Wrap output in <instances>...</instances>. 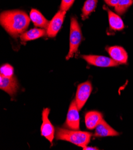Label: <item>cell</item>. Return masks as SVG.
I'll list each match as a JSON object with an SVG mask.
<instances>
[{
  "label": "cell",
  "instance_id": "6da1fadb",
  "mask_svg": "<svg viewBox=\"0 0 133 150\" xmlns=\"http://www.w3.org/2000/svg\"><path fill=\"white\" fill-rule=\"evenodd\" d=\"M30 17L21 10L3 11L0 16V23L6 31L12 37H18L27 28L30 23Z\"/></svg>",
  "mask_w": 133,
  "mask_h": 150
},
{
  "label": "cell",
  "instance_id": "7a4b0ae2",
  "mask_svg": "<svg viewBox=\"0 0 133 150\" xmlns=\"http://www.w3.org/2000/svg\"><path fill=\"white\" fill-rule=\"evenodd\" d=\"M92 133L78 130H67L58 128L56 131V138L58 140L68 141L77 146L84 148L90 142Z\"/></svg>",
  "mask_w": 133,
  "mask_h": 150
},
{
  "label": "cell",
  "instance_id": "3957f363",
  "mask_svg": "<svg viewBox=\"0 0 133 150\" xmlns=\"http://www.w3.org/2000/svg\"><path fill=\"white\" fill-rule=\"evenodd\" d=\"M82 40V33L77 19L73 17L71 19L70 27L69 51L66 57V60L72 58L78 51L80 44Z\"/></svg>",
  "mask_w": 133,
  "mask_h": 150
},
{
  "label": "cell",
  "instance_id": "277c9868",
  "mask_svg": "<svg viewBox=\"0 0 133 150\" xmlns=\"http://www.w3.org/2000/svg\"><path fill=\"white\" fill-rule=\"evenodd\" d=\"M92 92V85L90 81L80 84L77 88L75 101L79 110H81L89 98Z\"/></svg>",
  "mask_w": 133,
  "mask_h": 150
},
{
  "label": "cell",
  "instance_id": "5b68a950",
  "mask_svg": "<svg viewBox=\"0 0 133 150\" xmlns=\"http://www.w3.org/2000/svg\"><path fill=\"white\" fill-rule=\"evenodd\" d=\"M82 57L88 64L99 67H112L119 65L111 57L97 55H82Z\"/></svg>",
  "mask_w": 133,
  "mask_h": 150
},
{
  "label": "cell",
  "instance_id": "8992f818",
  "mask_svg": "<svg viewBox=\"0 0 133 150\" xmlns=\"http://www.w3.org/2000/svg\"><path fill=\"white\" fill-rule=\"evenodd\" d=\"M66 125L71 130H77L80 129L79 110L75 100H73L70 105L67 114Z\"/></svg>",
  "mask_w": 133,
  "mask_h": 150
},
{
  "label": "cell",
  "instance_id": "52a82bcc",
  "mask_svg": "<svg viewBox=\"0 0 133 150\" xmlns=\"http://www.w3.org/2000/svg\"><path fill=\"white\" fill-rule=\"evenodd\" d=\"M50 113V109H44L42 114V123L41 127V133L42 137H45L51 143L54 138V128L49 119V115Z\"/></svg>",
  "mask_w": 133,
  "mask_h": 150
},
{
  "label": "cell",
  "instance_id": "ba28073f",
  "mask_svg": "<svg viewBox=\"0 0 133 150\" xmlns=\"http://www.w3.org/2000/svg\"><path fill=\"white\" fill-rule=\"evenodd\" d=\"M66 13V11L60 10L55 14L47 28L48 37L53 38L56 36L62 26Z\"/></svg>",
  "mask_w": 133,
  "mask_h": 150
},
{
  "label": "cell",
  "instance_id": "9c48e42d",
  "mask_svg": "<svg viewBox=\"0 0 133 150\" xmlns=\"http://www.w3.org/2000/svg\"><path fill=\"white\" fill-rule=\"evenodd\" d=\"M0 88L8 93L10 96H13L17 92L18 84L16 79L12 76H4L1 75L0 78Z\"/></svg>",
  "mask_w": 133,
  "mask_h": 150
},
{
  "label": "cell",
  "instance_id": "30bf717a",
  "mask_svg": "<svg viewBox=\"0 0 133 150\" xmlns=\"http://www.w3.org/2000/svg\"><path fill=\"white\" fill-rule=\"evenodd\" d=\"M110 57L119 64H126L128 60V54L125 49L120 46H112L107 48Z\"/></svg>",
  "mask_w": 133,
  "mask_h": 150
},
{
  "label": "cell",
  "instance_id": "8fae6325",
  "mask_svg": "<svg viewBox=\"0 0 133 150\" xmlns=\"http://www.w3.org/2000/svg\"><path fill=\"white\" fill-rule=\"evenodd\" d=\"M94 136L96 137H115L119 135V133L110 127L105 120H102L101 122L95 128Z\"/></svg>",
  "mask_w": 133,
  "mask_h": 150
},
{
  "label": "cell",
  "instance_id": "7c38bea8",
  "mask_svg": "<svg viewBox=\"0 0 133 150\" xmlns=\"http://www.w3.org/2000/svg\"><path fill=\"white\" fill-rule=\"evenodd\" d=\"M103 120V115L98 111H89L85 116V123L88 129L93 130Z\"/></svg>",
  "mask_w": 133,
  "mask_h": 150
},
{
  "label": "cell",
  "instance_id": "4fadbf2b",
  "mask_svg": "<svg viewBox=\"0 0 133 150\" xmlns=\"http://www.w3.org/2000/svg\"><path fill=\"white\" fill-rule=\"evenodd\" d=\"M30 19L36 27L41 28H47L50 22L47 20L43 15L37 10L32 9L30 13Z\"/></svg>",
  "mask_w": 133,
  "mask_h": 150
},
{
  "label": "cell",
  "instance_id": "5bb4252c",
  "mask_svg": "<svg viewBox=\"0 0 133 150\" xmlns=\"http://www.w3.org/2000/svg\"><path fill=\"white\" fill-rule=\"evenodd\" d=\"M106 9L108 13L110 29L113 30V31H121L124 28V23L119 15L115 14L108 8Z\"/></svg>",
  "mask_w": 133,
  "mask_h": 150
},
{
  "label": "cell",
  "instance_id": "9a60e30c",
  "mask_svg": "<svg viewBox=\"0 0 133 150\" xmlns=\"http://www.w3.org/2000/svg\"><path fill=\"white\" fill-rule=\"evenodd\" d=\"M46 34L47 31H46L45 29L36 28L22 33L20 35V38L23 41H31L41 38L45 35Z\"/></svg>",
  "mask_w": 133,
  "mask_h": 150
},
{
  "label": "cell",
  "instance_id": "2e32d148",
  "mask_svg": "<svg viewBox=\"0 0 133 150\" xmlns=\"http://www.w3.org/2000/svg\"><path fill=\"white\" fill-rule=\"evenodd\" d=\"M97 3V0H86L82 10V18L83 20H85L95 10Z\"/></svg>",
  "mask_w": 133,
  "mask_h": 150
},
{
  "label": "cell",
  "instance_id": "e0dca14e",
  "mask_svg": "<svg viewBox=\"0 0 133 150\" xmlns=\"http://www.w3.org/2000/svg\"><path fill=\"white\" fill-rule=\"evenodd\" d=\"M133 0H119L117 5L115 7L116 11L120 14L124 13L132 5Z\"/></svg>",
  "mask_w": 133,
  "mask_h": 150
},
{
  "label": "cell",
  "instance_id": "ac0fdd59",
  "mask_svg": "<svg viewBox=\"0 0 133 150\" xmlns=\"http://www.w3.org/2000/svg\"><path fill=\"white\" fill-rule=\"evenodd\" d=\"M13 68L8 64H5L1 68V75L4 76H12L13 75Z\"/></svg>",
  "mask_w": 133,
  "mask_h": 150
},
{
  "label": "cell",
  "instance_id": "d6986e66",
  "mask_svg": "<svg viewBox=\"0 0 133 150\" xmlns=\"http://www.w3.org/2000/svg\"><path fill=\"white\" fill-rule=\"evenodd\" d=\"M75 0H62L61 4V10L67 11L74 3Z\"/></svg>",
  "mask_w": 133,
  "mask_h": 150
},
{
  "label": "cell",
  "instance_id": "ffe728a7",
  "mask_svg": "<svg viewBox=\"0 0 133 150\" xmlns=\"http://www.w3.org/2000/svg\"><path fill=\"white\" fill-rule=\"evenodd\" d=\"M105 1L106 3V4L112 7H115L119 0H105Z\"/></svg>",
  "mask_w": 133,
  "mask_h": 150
},
{
  "label": "cell",
  "instance_id": "44dd1931",
  "mask_svg": "<svg viewBox=\"0 0 133 150\" xmlns=\"http://www.w3.org/2000/svg\"><path fill=\"white\" fill-rule=\"evenodd\" d=\"M84 149H97V148L94 147H88L87 146L84 148Z\"/></svg>",
  "mask_w": 133,
  "mask_h": 150
}]
</instances>
